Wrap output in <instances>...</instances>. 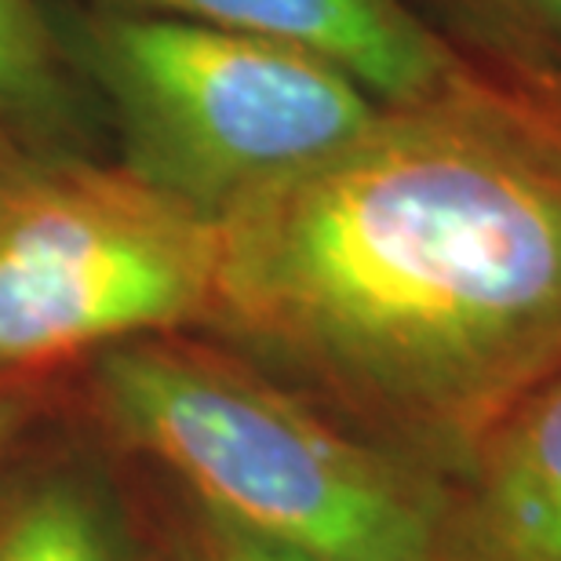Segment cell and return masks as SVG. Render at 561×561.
I'll return each mask as SVG.
<instances>
[{
  "label": "cell",
  "instance_id": "7",
  "mask_svg": "<svg viewBox=\"0 0 561 561\" xmlns=\"http://www.w3.org/2000/svg\"><path fill=\"white\" fill-rule=\"evenodd\" d=\"M77 88L41 0H0V139L48 146L70 136L81 117Z\"/></svg>",
  "mask_w": 561,
  "mask_h": 561
},
{
  "label": "cell",
  "instance_id": "5",
  "mask_svg": "<svg viewBox=\"0 0 561 561\" xmlns=\"http://www.w3.org/2000/svg\"><path fill=\"white\" fill-rule=\"evenodd\" d=\"M197 26L244 33L343 70L379 106L412 103L463 70L467 59L412 0H95Z\"/></svg>",
  "mask_w": 561,
  "mask_h": 561
},
{
  "label": "cell",
  "instance_id": "1",
  "mask_svg": "<svg viewBox=\"0 0 561 561\" xmlns=\"http://www.w3.org/2000/svg\"><path fill=\"white\" fill-rule=\"evenodd\" d=\"M216 230L205 332L448 481L561 373V81L467 59Z\"/></svg>",
  "mask_w": 561,
  "mask_h": 561
},
{
  "label": "cell",
  "instance_id": "4",
  "mask_svg": "<svg viewBox=\"0 0 561 561\" xmlns=\"http://www.w3.org/2000/svg\"><path fill=\"white\" fill-rule=\"evenodd\" d=\"M216 219L121 164L0 157V379H37L153 335L205 329Z\"/></svg>",
  "mask_w": 561,
  "mask_h": 561
},
{
  "label": "cell",
  "instance_id": "11",
  "mask_svg": "<svg viewBox=\"0 0 561 561\" xmlns=\"http://www.w3.org/2000/svg\"><path fill=\"white\" fill-rule=\"evenodd\" d=\"M37 416V394L30 379H0V459Z\"/></svg>",
  "mask_w": 561,
  "mask_h": 561
},
{
  "label": "cell",
  "instance_id": "8",
  "mask_svg": "<svg viewBox=\"0 0 561 561\" xmlns=\"http://www.w3.org/2000/svg\"><path fill=\"white\" fill-rule=\"evenodd\" d=\"M470 62L561 81V0H412Z\"/></svg>",
  "mask_w": 561,
  "mask_h": 561
},
{
  "label": "cell",
  "instance_id": "2",
  "mask_svg": "<svg viewBox=\"0 0 561 561\" xmlns=\"http://www.w3.org/2000/svg\"><path fill=\"white\" fill-rule=\"evenodd\" d=\"M103 420L194 507L310 561H448L445 481L222 343L153 335L92 365Z\"/></svg>",
  "mask_w": 561,
  "mask_h": 561
},
{
  "label": "cell",
  "instance_id": "6",
  "mask_svg": "<svg viewBox=\"0 0 561 561\" xmlns=\"http://www.w3.org/2000/svg\"><path fill=\"white\" fill-rule=\"evenodd\" d=\"M448 561H561V373L445 481Z\"/></svg>",
  "mask_w": 561,
  "mask_h": 561
},
{
  "label": "cell",
  "instance_id": "3",
  "mask_svg": "<svg viewBox=\"0 0 561 561\" xmlns=\"http://www.w3.org/2000/svg\"><path fill=\"white\" fill-rule=\"evenodd\" d=\"M55 30L73 77L114 121L117 164L208 219L379 114L343 70L244 33L106 4Z\"/></svg>",
  "mask_w": 561,
  "mask_h": 561
},
{
  "label": "cell",
  "instance_id": "10",
  "mask_svg": "<svg viewBox=\"0 0 561 561\" xmlns=\"http://www.w3.org/2000/svg\"><path fill=\"white\" fill-rule=\"evenodd\" d=\"M179 561H310L263 536H252L216 514L190 507L179 518Z\"/></svg>",
  "mask_w": 561,
  "mask_h": 561
},
{
  "label": "cell",
  "instance_id": "9",
  "mask_svg": "<svg viewBox=\"0 0 561 561\" xmlns=\"http://www.w3.org/2000/svg\"><path fill=\"white\" fill-rule=\"evenodd\" d=\"M0 561H117V547L84 485L44 478L0 507Z\"/></svg>",
  "mask_w": 561,
  "mask_h": 561
}]
</instances>
